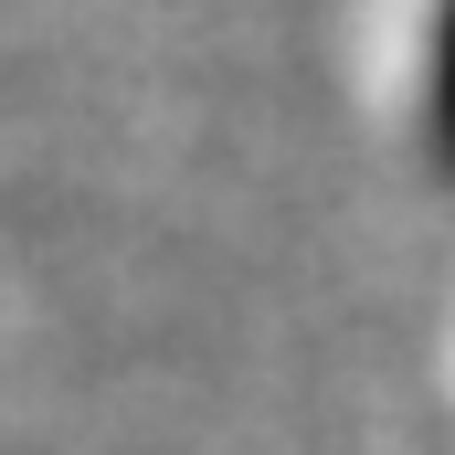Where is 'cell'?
<instances>
[{
  "mask_svg": "<svg viewBox=\"0 0 455 455\" xmlns=\"http://www.w3.org/2000/svg\"><path fill=\"white\" fill-rule=\"evenodd\" d=\"M424 127H435V159L455 170V0L435 21V96H424Z\"/></svg>",
  "mask_w": 455,
  "mask_h": 455,
  "instance_id": "cell-1",
  "label": "cell"
}]
</instances>
